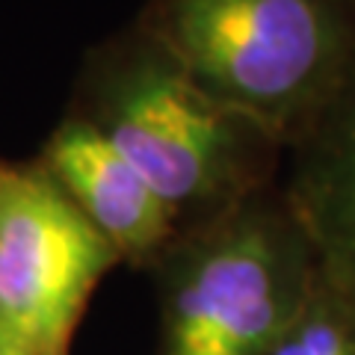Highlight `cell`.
<instances>
[{
	"instance_id": "ba28073f",
	"label": "cell",
	"mask_w": 355,
	"mask_h": 355,
	"mask_svg": "<svg viewBox=\"0 0 355 355\" xmlns=\"http://www.w3.org/2000/svg\"><path fill=\"white\" fill-rule=\"evenodd\" d=\"M0 355H39V352H30V349H24V347H18L15 340L0 338Z\"/></svg>"
},
{
	"instance_id": "8992f818",
	"label": "cell",
	"mask_w": 355,
	"mask_h": 355,
	"mask_svg": "<svg viewBox=\"0 0 355 355\" xmlns=\"http://www.w3.org/2000/svg\"><path fill=\"white\" fill-rule=\"evenodd\" d=\"M291 151L282 196L311 246L317 279L355 314V86Z\"/></svg>"
},
{
	"instance_id": "6da1fadb",
	"label": "cell",
	"mask_w": 355,
	"mask_h": 355,
	"mask_svg": "<svg viewBox=\"0 0 355 355\" xmlns=\"http://www.w3.org/2000/svg\"><path fill=\"white\" fill-rule=\"evenodd\" d=\"M133 27L282 148L355 86V0H146Z\"/></svg>"
},
{
	"instance_id": "52a82bcc",
	"label": "cell",
	"mask_w": 355,
	"mask_h": 355,
	"mask_svg": "<svg viewBox=\"0 0 355 355\" xmlns=\"http://www.w3.org/2000/svg\"><path fill=\"white\" fill-rule=\"evenodd\" d=\"M266 355H355V314L317 279L305 305Z\"/></svg>"
},
{
	"instance_id": "5b68a950",
	"label": "cell",
	"mask_w": 355,
	"mask_h": 355,
	"mask_svg": "<svg viewBox=\"0 0 355 355\" xmlns=\"http://www.w3.org/2000/svg\"><path fill=\"white\" fill-rule=\"evenodd\" d=\"M42 169L125 263H157L181 234L172 207L89 121L71 110L39 154Z\"/></svg>"
},
{
	"instance_id": "7a4b0ae2",
	"label": "cell",
	"mask_w": 355,
	"mask_h": 355,
	"mask_svg": "<svg viewBox=\"0 0 355 355\" xmlns=\"http://www.w3.org/2000/svg\"><path fill=\"white\" fill-rule=\"evenodd\" d=\"M71 113L146 178L181 231L266 190L272 154L282 148L216 104L137 27L92 51Z\"/></svg>"
},
{
	"instance_id": "277c9868",
	"label": "cell",
	"mask_w": 355,
	"mask_h": 355,
	"mask_svg": "<svg viewBox=\"0 0 355 355\" xmlns=\"http://www.w3.org/2000/svg\"><path fill=\"white\" fill-rule=\"evenodd\" d=\"M116 263L119 254L39 160H0V338L69 355L89 299Z\"/></svg>"
},
{
	"instance_id": "3957f363",
	"label": "cell",
	"mask_w": 355,
	"mask_h": 355,
	"mask_svg": "<svg viewBox=\"0 0 355 355\" xmlns=\"http://www.w3.org/2000/svg\"><path fill=\"white\" fill-rule=\"evenodd\" d=\"M154 266L163 355H266L317 284L302 228L270 190L184 228Z\"/></svg>"
}]
</instances>
